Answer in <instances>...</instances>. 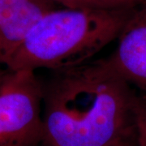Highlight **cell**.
Wrapping results in <instances>:
<instances>
[{"label": "cell", "instance_id": "277c9868", "mask_svg": "<svg viewBox=\"0 0 146 146\" xmlns=\"http://www.w3.org/2000/svg\"><path fill=\"white\" fill-rule=\"evenodd\" d=\"M107 59L130 84L146 92V5L134 11Z\"/></svg>", "mask_w": 146, "mask_h": 146}, {"label": "cell", "instance_id": "9c48e42d", "mask_svg": "<svg viewBox=\"0 0 146 146\" xmlns=\"http://www.w3.org/2000/svg\"><path fill=\"white\" fill-rule=\"evenodd\" d=\"M112 146H138L137 142H136V135L133 136H131L129 138H127L125 140L120 141V142Z\"/></svg>", "mask_w": 146, "mask_h": 146}, {"label": "cell", "instance_id": "5b68a950", "mask_svg": "<svg viewBox=\"0 0 146 146\" xmlns=\"http://www.w3.org/2000/svg\"><path fill=\"white\" fill-rule=\"evenodd\" d=\"M54 8L51 0H0V66L6 67L33 27Z\"/></svg>", "mask_w": 146, "mask_h": 146}, {"label": "cell", "instance_id": "3957f363", "mask_svg": "<svg viewBox=\"0 0 146 146\" xmlns=\"http://www.w3.org/2000/svg\"><path fill=\"white\" fill-rule=\"evenodd\" d=\"M43 145L41 80L33 71L7 72L0 82V146Z\"/></svg>", "mask_w": 146, "mask_h": 146}, {"label": "cell", "instance_id": "ba28073f", "mask_svg": "<svg viewBox=\"0 0 146 146\" xmlns=\"http://www.w3.org/2000/svg\"><path fill=\"white\" fill-rule=\"evenodd\" d=\"M106 8H136L146 5V0H102Z\"/></svg>", "mask_w": 146, "mask_h": 146}, {"label": "cell", "instance_id": "30bf717a", "mask_svg": "<svg viewBox=\"0 0 146 146\" xmlns=\"http://www.w3.org/2000/svg\"><path fill=\"white\" fill-rule=\"evenodd\" d=\"M6 72H7V68H5L3 69V68H2V66H0V82H1V80H2V79L3 78Z\"/></svg>", "mask_w": 146, "mask_h": 146}, {"label": "cell", "instance_id": "8992f818", "mask_svg": "<svg viewBox=\"0 0 146 146\" xmlns=\"http://www.w3.org/2000/svg\"><path fill=\"white\" fill-rule=\"evenodd\" d=\"M135 135L138 146H146V99L138 98L135 111Z\"/></svg>", "mask_w": 146, "mask_h": 146}, {"label": "cell", "instance_id": "52a82bcc", "mask_svg": "<svg viewBox=\"0 0 146 146\" xmlns=\"http://www.w3.org/2000/svg\"><path fill=\"white\" fill-rule=\"evenodd\" d=\"M54 3L69 8H89L101 7L106 8L102 5V0H51Z\"/></svg>", "mask_w": 146, "mask_h": 146}, {"label": "cell", "instance_id": "7a4b0ae2", "mask_svg": "<svg viewBox=\"0 0 146 146\" xmlns=\"http://www.w3.org/2000/svg\"><path fill=\"white\" fill-rule=\"evenodd\" d=\"M135 8H54L33 27L6 65L56 71L89 62L118 39Z\"/></svg>", "mask_w": 146, "mask_h": 146}, {"label": "cell", "instance_id": "6da1fadb", "mask_svg": "<svg viewBox=\"0 0 146 146\" xmlns=\"http://www.w3.org/2000/svg\"><path fill=\"white\" fill-rule=\"evenodd\" d=\"M41 80L43 145L112 146L135 136L138 97L107 58Z\"/></svg>", "mask_w": 146, "mask_h": 146}]
</instances>
